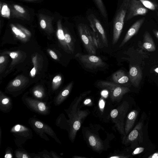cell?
Masks as SVG:
<instances>
[{
  "label": "cell",
  "instance_id": "6da1fadb",
  "mask_svg": "<svg viewBox=\"0 0 158 158\" xmlns=\"http://www.w3.org/2000/svg\"><path fill=\"white\" fill-rule=\"evenodd\" d=\"M90 92V90H89L81 94L79 97L75 99L68 109L64 110L69 118L68 120L70 127L69 137L72 143L73 142L77 132L81 127L83 119H85L89 113L87 110H80L78 108V105Z\"/></svg>",
  "mask_w": 158,
  "mask_h": 158
},
{
  "label": "cell",
  "instance_id": "7a4b0ae2",
  "mask_svg": "<svg viewBox=\"0 0 158 158\" xmlns=\"http://www.w3.org/2000/svg\"><path fill=\"white\" fill-rule=\"evenodd\" d=\"M77 29L80 37L87 51L90 54H96L97 49L101 46L100 40L96 33L83 24H79Z\"/></svg>",
  "mask_w": 158,
  "mask_h": 158
},
{
  "label": "cell",
  "instance_id": "3957f363",
  "mask_svg": "<svg viewBox=\"0 0 158 158\" xmlns=\"http://www.w3.org/2000/svg\"><path fill=\"white\" fill-rule=\"evenodd\" d=\"M28 123L34 131L41 138L46 141L49 140L47 134L53 139L57 143L61 144V142L54 131L48 124L34 117L30 118Z\"/></svg>",
  "mask_w": 158,
  "mask_h": 158
},
{
  "label": "cell",
  "instance_id": "277c9868",
  "mask_svg": "<svg viewBox=\"0 0 158 158\" xmlns=\"http://www.w3.org/2000/svg\"><path fill=\"white\" fill-rule=\"evenodd\" d=\"M130 0H123L115 14L113 21V44L116 43L120 36Z\"/></svg>",
  "mask_w": 158,
  "mask_h": 158
},
{
  "label": "cell",
  "instance_id": "5b68a950",
  "mask_svg": "<svg viewBox=\"0 0 158 158\" xmlns=\"http://www.w3.org/2000/svg\"><path fill=\"white\" fill-rule=\"evenodd\" d=\"M22 101L29 110L38 114L47 115L51 112L50 104L52 102H43L34 98L28 97L25 94L22 98Z\"/></svg>",
  "mask_w": 158,
  "mask_h": 158
},
{
  "label": "cell",
  "instance_id": "8992f818",
  "mask_svg": "<svg viewBox=\"0 0 158 158\" xmlns=\"http://www.w3.org/2000/svg\"><path fill=\"white\" fill-rule=\"evenodd\" d=\"M97 85L107 91L110 98L113 102H119L123 95L130 90L127 87L109 81H100L98 82Z\"/></svg>",
  "mask_w": 158,
  "mask_h": 158
},
{
  "label": "cell",
  "instance_id": "52a82bcc",
  "mask_svg": "<svg viewBox=\"0 0 158 158\" xmlns=\"http://www.w3.org/2000/svg\"><path fill=\"white\" fill-rule=\"evenodd\" d=\"M129 108L128 103L124 101L117 108L112 110L110 113L111 118L115 124V127L123 137L126 136L124 119Z\"/></svg>",
  "mask_w": 158,
  "mask_h": 158
},
{
  "label": "cell",
  "instance_id": "ba28073f",
  "mask_svg": "<svg viewBox=\"0 0 158 158\" xmlns=\"http://www.w3.org/2000/svg\"><path fill=\"white\" fill-rule=\"evenodd\" d=\"M14 137L15 143L18 148H23V145L33 136L32 130L28 127L19 124L14 126L10 130Z\"/></svg>",
  "mask_w": 158,
  "mask_h": 158
},
{
  "label": "cell",
  "instance_id": "9c48e42d",
  "mask_svg": "<svg viewBox=\"0 0 158 158\" xmlns=\"http://www.w3.org/2000/svg\"><path fill=\"white\" fill-rule=\"evenodd\" d=\"M75 56L83 64L85 68L89 69H96L105 65V63L99 57L92 54H82L77 53Z\"/></svg>",
  "mask_w": 158,
  "mask_h": 158
},
{
  "label": "cell",
  "instance_id": "30bf717a",
  "mask_svg": "<svg viewBox=\"0 0 158 158\" xmlns=\"http://www.w3.org/2000/svg\"><path fill=\"white\" fill-rule=\"evenodd\" d=\"M148 12V9L139 0H130L128 4L125 21H128L135 16L145 15Z\"/></svg>",
  "mask_w": 158,
  "mask_h": 158
},
{
  "label": "cell",
  "instance_id": "8fae6325",
  "mask_svg": "<svg viewBox=\"0 0 158 158\" xmlns=\"http://www.w3.org/2000/svg\"><path fill=\"white\" fill-rule=\"evenodd\" d=\"M88 19L93 31L96 33L97 36L102 42L104 45L106 47H108V40L105 31L99 21L92 14L88 16Z\"/></svg>",
  "mask_w": 158,
  "mask_h": 158
},
{
  "label": "cell",
  "instance_id": "7c38bea8",
  "mask_svg": "<svg viewBox=\"0 0 158 158\" xmlns=\"http://www.w3.org/2000/svg\"><path fill=\"white\" fill-rule=\"evenodd\" d=\"M145 18H142L136 21L130 27L127 31L123 40L119 45V47H122L132 36L136 34L144 23Z\"/></svg>",
  "mask_w": 158,
  "mask_h": 158
},
{
  "label": "cell",
  "instance_id": "4fadbf2b",
  "mask_svg": "<svg viewBox=\"0 0 158 158\" xmlns=\"http://www.w3.org/2000/svg\"><path fill=\"white\" fill-rule=\"evenodd\" d=\"M86 135L88 143L94 150L98 152L103 150L104 145L102 141L97 135L88 131Z\"/></svg>",
  "mask_w": 158,
  "mask_h": 158
},
{
  "label": "cell",
  "instance_id": "5bb4252c",
  "mask_svg": "<svg viewBox=\"0 0 158 158\" xmlns=\"http://www.w3.org/2000/svg\"><path fill=\"white\" fill-rule=\"evenodd\" d=\"M143 122L140 121L127 135L123 137L122 143L126 144L135 140L142 132Z\"/></svg>",
  "mask_w": 158,
  "mask_h": 158
},
{
  "label": "cell",
  "instance_id": "9a60e30c",
  "mask_svg": "<svg viewBox=\"0 0 158 158\" xmlns=\"http://www.w3.org/2000/svg\"><path fill=\"white\" fill-rule=\"evenodd\" d=\"M129 76L133 85L138 87L142 78V73L139 68L137 66H131L130 69Z\"/></svg>",
  "mask_w": 158,
  "mask_h": 158
},
{
  "label": "cell",
  "instance_id": "2e32d148",
  "mask_svg": "<svg viewBox=\"0 0 158 158\" xmlns=\"http://www.w3.org/2000/svg\"><path fill=\"white\" fill-rule=\"evenodd\" d=\"M13 101L11 98L1 94L0 96V110L4 113L10 112L12 109Z\"/></svg>",
  "mask_w": 158,
  "mask_h": 158
},
{
  "label": "cell",
  "instance_id": "e0dca14e",
  "mask_svg": "<svg viewBox=\"0 0 158 158\" xmlns=\"http://www.w3.org/2000/svg\"><path fill=\"white\" fill-rule=\"evenodd\" d=\"M138 113L137 110H134L131 111L128 114L125 126L126 136L128 134L134 126Z\"/></svg>",
  "mask_w": 158,
  "mask_h": 158
},
{
  "label": "cell",
  "instance_id": "ac0fdd59",
  "mask_svg": "<svg viewBox=\"0 0 158 158\" xmlns=\"http://www.w3.org/2000/svg\"><path fill=\"white\" fill-rule=\"evenodd\" d=\"M72 85V83L60 94L54 97L53 102L55 106H59L64 101L69 94Z\"/></svg>",
  "mask_w": 158,
  "mask_h": 158
},
{
  "label": "cell",
  "instance_id": "d6986e66",
  "mask_svg": "<svg viewBox=\"0 0 158 158\" xmlns=\"http://www.w3.org/2000/svg\"><path fill=\"white\" fill-rule=\"evenodd\" d=\"M143 47L145 49L149 52H153L156 49L153 40L147 31H145L144 34Z\"/></svg>",
  "mask_w": 158,
  "mask_h": 158
},
{
  "label": "cell",
  "instance_id": "ffe728a7",
  "mask_svg": "<svg viewBox=\"0 0 158 158\" xmlns=\"http://www.w3.org/2000/svg\"><path fill=\"white\" fill-rule=\"evenodd\" d=\"M112 78L114 82L118 84L126 83L129 80V78L125 74L124 72L121 70L117 71L114 73Z\"/></svg>",
  "mask_w": 158,
  "mask_h": 158
},
{
  "label": "cell",
  "instance_id": "44dd1931",
  "mask_svg": "<svg viewBox=\"0 0 158 158\" xmlns=\"http://www.w3.org/2000/svg\"><path fill=\"white\" fill-rule=\"evenodd\" d=\"M11 11L14 16L21 19H26L27 15L26 10L22 6L17 4L12 6L10 8Z\"/></svg>",
  "mask_w": 158,
  "mask_h": 158
},
{
  "label": "cell",
  "instance_id": "7402d4cb",
  "mask_svg": "<svg viewBox=\"0 0 158 158\" xmlns=\"http://www.w3.org/2000/svg\"><path fill=\"white\" fill-rule=\"evenodd\" d=\"M68 120V119L65 118L64 114L61 113L56 118L55 124L60 129L66 130L69 133L70 130V127Z\"/></svg>",
  "mask_w": 158,
  "mask_h": 158
},
{
  "label": "cell",
  "instance_id": "603a6c76",
  "mask_svg": "<svg viewBox=\"0 0 158 158\" xmlns=\"http://www.w3.org/2000/svg\"><path fill=\"white\" fill-rule=\"evenodd\" d=\"M16 158H32L31 153H29L23 148H18L14 151Z\"/></svg>",
  "mask_w": 158,
  "mask_h": 158
},
{
  "label": "cell",
  "instance_id": "cb8c5ba5",
  "mask_svg": "<svg viewBox=\"0 0 158 158\" xmlns=\"http://www.w3.org/2000/svg\"><path fill=\"white\" fill-rule=\"evenodd\" d=\"M147 8L152 11L158 10V4L152 0H139Z\"/></svg>",
  "mask_w": 158,
  "mask_h": 158
},
{
  "label": "cell",
  "instance_id": "d4e9b609",
  "mask_svg": "<svg viewBox=\"0 0 158 158\" xmlns=\"http://www.w3.org/2000/svg\"><path fill=\"white\" fill-rule=\"evenodd\" d=\"M0 3V12L1 15L5 18H9L10 15V8L8 7L7 5L5 3H3L2 4L1 2Z\"/></svg>",
  "mask_w": 158,
  "mask_h": 158
},
{
  "label": "cell",
  "instance_id": "484cf974",
  "mask_svg": "<svg viewBox=\"0 0 158 158\" xmlns=\"http://www.w3.org/2000/svg\"><path fill=\"white\" fill-rule=\"evenodd\" d=\"M96 4L100 10L102 15L105 18L107 17V14L102 0H94Z\"/></svg>",
  "mask_w": 158,
  "mask_h": 158
},
{
  "label": "cell",
  "instance_id": "4316f807",
  "mask_svg": "<svg viewBox=\"0 0 158 158\" xmlns=\"http://www.w3.org/2000/svg\"><path fill=\"white\" fill-rule=\"evenodd\" d=\"M57 24L58 29L57 31V35L58 38L60 40H64V35L61 27V21L60 20H58Z\"/></svg>",
  "mask_w": 158,
  "mask_h": 158
},
{
  "label": "cell",
  "instance_id": "83f0119b",
  "mask_svg": "<svg viewBox=\"0 0 158 158\" xmlns=\"http://www.w3.org/2000/svg\"><path fill=\"white\" fill-rule=\"evenodd\" d=\"M11 27L13 31L17 35H19L22 38H25L26 36L20 30L18 29L13 25L11 24Z\"/></svg>",
  "mask_w": 158,
  "mask_h": 158
},
{
  "label": "cell",
  "instance_id": "f1b7e54d",
  "mask_svg": "<svg viewBox=\"0 0 158 158\" xmlns=\"http://www.w3.org/2000/svg\"><path fill=\"white\" fill-rule=\"evenodd\" d=\"M13 152L12 148L7 147L6 149L4 157L5 158H12L13 157Z\"/></svg>",
  "mask_w": 158,
  "mask_h": 158
},
{
  "label": "cell",
  "instance_id": "f546056e",
  "mask_svg": "<svg viewBox=\"0 0 158 158\" xmlns=\"http://www.w3.org/2000/svg\"><path fill=\"white\" fill-rule=\"evenodd\" d=\"M38 154L41 158H52L50 152L46 150H44L41 152H39Z\"/></svg>",
  "mask_w": 158,
  "mask_h": 158
},
{
  "label": "cell",
  "instance_id": "4dcf8cb0",
  "mask_svg": "<svg viewBox=\"0 0 158 158\" xmlns=\"http://www.w3.org/2000/svg\"><path fill=\"white\" fill-rule=\"evenodd\" d=\"M64 40L66 43L69 44H69H71L73 47L74 45H73V43L72 42V38L69 34L66 33L64 34Z\"/></svg>",
  "mask_w": 158,
  "mask_h": 158
},
{
  "label": "cell",
  "instance_id": "1f68e13d",
  "mask_svg": "<svg viewBox=\"0 0 158 158\" xmlns=\"http://www.w3.org/2000/svg\"><path fill=\"white\" fill-rule=\"evenodd\" d=\"M144 148L143 147H139L136 148L132 152V154L133 155L139 154L142 152L144 150Z\"/></svg>",
  "mask_w": 158,
  "mask_h": 158
},
{
  "label": "cell",
  "instance_id": "d6a6232c",
  "mask_svg": "<svg viewBox=\"0 0 158 158\" xmlns=\"http://www.w3.org/2000/svg\"><path fill=\"white\" fill-rule=\"evenodd\" d=\"M105 104V101L102 97L100 99L99 102V106L100 110L102 111L104 109Z\"/></svg>",
  "mask_w": 158,
  "mask_h": 158
},
{
  "label": "cell",
  "instance_id": "836d02e7",
  "mask_svg": "<svg viewBox=\"0 0 158 158\" xmlns=\"http://www.w3.org/2000/svg\"><path fill=\"white\" fill-rule=\"evenodd\" d=\"M128 157V156H126L123 154H117L108 157L109 158H127Z\"/></svg>",
  "mask_w": 158,
  "mask_h": 158
},
{
  "label": "cell",
  "instance_id": "e575fe53",
  "mask_svg": "<svg viewBox=\"0 0 158 158\" xmlns=\"http://www.w3.org/2000/svg\"><path fill=\"white\" fill-rule=\"evenodd\" d=\"M40 24L41 27L43 29H45L46 27V23L45 19H42L40 21Z\"/></svg>",
  "mask_w": 158,
  "mask_h": 158
},
{
  "label": "cell",
  "instance_id": "d590c367",
  "mask_svg": "<svg viewBox=\"0 0 158 158\" xmlns=\"http://www.w3.org/2000/svg\"><path fill=\"white\" fill-rule=\"evenodd\" d=\"M51 156L52 158H60V157L55 152L51 151L50 152Z\"/></svg>",
  "mask_w": 158,
  "mask_h": 158
},
{
  "label": "cell",
  "instance_id": "8d00e7d4",
  "mask_svg": "<svg viewBox=\"0 0 158 158\" xmlns=\"http://www.w3.org/2000/svg\"><path fill=\"white\" fill-rule=\"evenodd\" d=\"M21 81L19 80H16L12 82V85L15 87L19 86L21 84Z\"/></svg>",
  "mask_w": 158,
  "mask_h": 158
},
{
  "label": "cell",
  "instance_id": "74e56055",
  "mask_svg": "<svg viewBox=\"0 0 158 158\" xmlns=\"http://www.w3.org/2000/svg\"><path fill=\"white\" fill-rule=\"evenodd\" d=\"M61 77L60 76H56L55 77L53 80V82L55 83H56L60 82L61 80Z\"/></svg>",
  "mask_w": 158,
  "mask_h": 158
},
{
  "label": "cell",
  "instance_id": "f35d334b",
  "mask_svg": "<svg viewBox=\"0 0 158 158\" xmlns=\"http://www.w3.org/2000/svg\"><path fill=\"white\" fill-rule=\"evenodd\" d=\"M148 158H158V151L149 156Z\"/></svg>",
  "mask_w": 158,
  "mask_h": 158
},
{
  "label": "cell",
  "instance_id": "ab89813d",
  "mask_svg": "<svg viewBox=\"0 0 158 158\" xmlns=\"http://www.w3.org/2000/svg\"><path fill=\"white\" fill-rule=\"evenodd\" d=\"M49 53L53 59H56L57 58V55H56L55 53L53 51L51 50L49 52Z\"/></svg>",
  "mask_w": 158,
  "mask_h": 158
},
{
  "label": "cell",
  "instance_id": "60d3db41",
  "mask_svg": "<svg viewBox=\"0 0 158 158\" xmlns=\"http://www.w3.org/2000/svg\"><path fill=\"white\" fill-rule=\"evenodd\" d=\"M91 101L90 99L87 98L84 101V104L86 105H90V104H91Z\"/></svg>",
  "mask_w": 158,
  "mask_h": 158
},
{
  "label": "cell",
  "instance_id": "b9f144b4",
  "mask_svg": "<svg viewBox=\"0 0 158 158\" xmlns=\"http://www.w3.org/2000/svg\"><path fill=\"white\" fill-rule=\"evenodd\" d=\"M18 54L15 52H11L10 54V56L12 58H15L18 56Z\"/></svg>",
  "mask_w": 158,
  "mask_h": 158
},
{
  "label": "cell",
  "instance_id": "7bdbcfd3",
  "mask_svg": "<svg viewBox=\"0 0 158 158\" xmlns=\"http://www.w3.org/2000/svg\"><path fill=\"white\" fill-rule=\"evenodd\" d=\"M30 73L32 76H33L35 75V68H33L31 69Z\"/></svg>",
  "mask_w": 158,
  "mask_h": 158
},
{
  "label": "cell",
  "instance_id": "ee69618b",
  "mask_svg": "<svg viewBox=\"0 0 158 158\" xmlns=\"http://www.w3.org/2000/svg\"><path fill=\"white\" fill-rule=\"evenodd\" d=\"M153 31L155 35L158 38V31L156 30H154Z\"/></svg>",
  "mask_w": 158,
  "mask_h": 158
},
{
  "label": "cell",
  "instance_id": "f6af8a7d",
  "mask_svg": "<svg viewBox=\"0 0 158 158\" xmlns=\"http://www.w3.org/2000/svg\"><path fill=\"white\" fill-rule=\"evenodd\" d=\"M4 58L3 56H1L0 57V63L1 64L4 61Z\"/></svg>",
  "mask_w": 158,
  "mask_h": 158
},
{
  "label": "cell",
  "instance_id": "bcb514c9",
  "mask_svg": "<svg viewBox=\"0 0 158 158\" xmlns=\"http://www.w3.org/2000/svg\"><path fill=\"white\" fill-rule=\"evenodd\" d=\"M0 146L1 145V138H2V129H1V127H0Z\"/></svg>",
  "mask_w": 158,
  "mask_h": 158
},
{
  "label": "cell",
  "instance_id": "7dc6e473",
  "mask_svg": "<svg viewBox=\"0 0 158 158\" xmlns=\"http://www.w3.org/2000/svg\"><path fill=\"white\" fill-rule=\"evenodd\" d=\"M73 158H85V157H81V156H74L73 157Z\"/></svg>",
  "mask_w": 158,
  "mask_h": 158
},
{
  "label": "cell",
  "instance_id": "c3c4849f",
  "mask_svg": "<svg viewBox=\"0 0 158 158\" xmlns=\"http://www.w3.org/2000/svg\"><path fill=\"white\" fill-rule=\"evenodd\" d=\"M154 71L158 73V67L154 69Z\"/></svg>",
  "mask_w": 158,
  "mask_h": 158
},
{
  "label": "cell",
  "instance_id": "681fc988",
  "mask_svg": "<svg viewBox=\"0 0 158 158\" xmlns=\"http://www.w3.org/2000/svg\"><path fill=\"white\" fill-rule=\"evenodd\" d=\"M24 0L28 1H36L39 0Z\"/></svg>",
  "mask_w": 158,
  "mask_h": 158
},
{
  "label": "cell",
  "instance_id": "f907efd6",
  "mask_svg": "<svg viewBox=\"0 0 158 158\" xmlns=\"http://www.w3.org/2000/svg\"><path fill=\"white\" fill-rule=\"evenodd\" d=\"M156 15H157V17L158 18V11H157V12H156Z\"/></svg>",
  "mask_w": 158,
  "mask_h": 158
}]
</instances>
